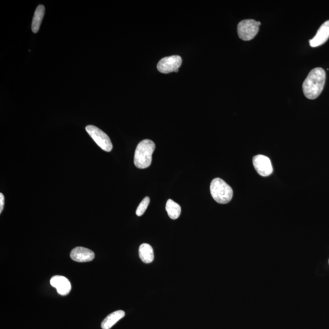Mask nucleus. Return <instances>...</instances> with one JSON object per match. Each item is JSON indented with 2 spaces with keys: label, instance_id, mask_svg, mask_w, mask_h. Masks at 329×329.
I'll return each mask as SVG.
<instances>
[{
  "label": "nucleus",
  "instance_id": "nucleus-1",
  "mask_svg": "<svg viewBox=\"0 0 329 329\" xmlns=\"http://www.w3.org/2000/svg\"><path fill=\"white\" fill-rule=\"evenodd\" d=\"M326 74L323 69L318 67L313 69L302 85L303 92L309 99L317 98L323 90Z\"/></svg>",
  "mask_w": 329,
  "mask_h": 329
},
{
  "label": "nucleus",
  "instance_id": "nucleus-2",
  "mask_svg": "<svg viewBox=\"0 0 329 329\" xmlns=\"http://www.w3.org/2000/svg\"><path fill=\"white\" fill-rule=\"evenodd\" d=\"M156 145L152 140L145 139L138 144L134 154V164L138 169H145L152 162V156Z\"/></svg>",
  "mask_w": 329,
  "mask_h": 329
},
{
  "label": "nucleus",
  "instance_id": "nucleus-3",
  "mask_svg": "<svg viewBox=\"0 0 329 329\" xmlns=\"http://www.w3.org/2000/svg\"><path fill=\"white\" fill-rule=\"evenodd\" d=\"M210 190L212 198L219 204H227L233 197V190L231 186L220 178L212 180Z\"/></svg>",
  "mask_w": 329,
  "mask_h": 329
},
{
  "label": "nucleus",
  "instance_id": "nucleus-4",
  "mask_svg": "<svg viewBox=\"0 0 329 329\" xmlns=\"http://www.w3.org/2000/svg\"><path fill=\"white\" fill-rule=\"evenodd\" d=\"M259 27V22L253 19L242 20L237 27L238 36L244 41L252 40L258 34Z\"/></svg>",
  "mask_w": 329,
  "mask_h": 329
},
{
  "label": "nucleus",
  "instance_id": "nucleus-5",
  "mask_svg": "<svg viewBox=\"0 0 329 329\" xmlns=\"http://www.w3.org/2000/svg\"><path fill=\"white\" fill-rule=\"evenodd\" d=\"M86 130L90 136L99 148L106 152H110L113 148V145L108 135L97 127L93 125L86 127Z\"/></svg>",
  "mask_w": 329,
  "mask_h": 329
},
{
  "label": "nucleus",
  "instance_id": "nucleus-6",
  "mask_svg": "<svg viewBox=\"0 0 329 329\" xmlns=\"http://www.w3.org/2000/svg\"><path fill=\"white\" fill-rule=\"evenodd\" d=\"M182 58L177 55L163 58L157 64V70L160 73H170L173 72H178L182 65Z\"/></svg>",
  "mask_w": 329,
  "mask_h": 329
},
{
  "label": "nucleus",
  "instance_id": "nucleus-7",
  "mask_svg": "<svg viewBox=\"0 0 329 329\" xmlns=\"http://www.w3.org/2000/svg\"><path fill=\"white\" fill-rule=\"evenodd\" d=\"M253 162L255 169L260 176L266 177L272 174V163L269 157L263 155H257L254 157Z\"/></svg>",
  "mask_w": 329,
  "mask_h": 329
},
{
  "label": "nucleus",
  "instance_id": "nucleus-8",
  "mask_svg": "<svg viewBox=\"0 0 329 329\" xmlns=\"http://www.w3.org/2000/svg\"><path fill=\"white\" fill-rule=\"evenodd\" d=\"M50 284L62 296L69 295L72 290V285L69 280L62 276H53L50 280Z\"/></svg>",
  "mask_w": 329,
  "mask_h": 329
},
{
  "label": "nucleus",
  "instance_id": "nucleus-9",
  "mask_svg": "<svg viewBox=\"0 0 329 329\" xmlns=\"http://www.w3.org/2000/svg\"><path fill=\"white\" fill-rule=\"evenodd\" d=\"M70 257L77 262H88L94 259L95 254L88 248L77 247L71 252Z\"/></svg>",
  "mask_w": 329,
  "mask_h": 329
},
{
  "label": "nucleus",
  "instance_id": "nucleus-10",
  "mask_svg": "<svg viewBox=\"0 0 329 329\" xmlns=\"http://www.w3.org/2000/svg\"><path fill=\"white\" fill-rule=\"evenodd\" d=\"M329 38V20L325 22L317 31L315 37L309 40L312 47H318L326 43Z\"/></svg>",
  "mask_w": 329,
  "mask_h": 329
},
{
  "label": "nucleus",
  "instance_id": "nucleus-11",
  "mask_svg": "<svg viewBox=\"0 0 329 329\" xmlns=\"http://www.w3.org/2000/svg\"><path fill=\"white\" fill-rule=\"evenodd\" d=\"M125 312L122 311H117L112 313L106 317L101 323L102 329H111L121 319L124 318Z\"/></svg>",
  "mask_w": 329,
  "mask_h": 329
},
{
  "label": "nucleus",
  "instance_id": "nucleus-12",
  "mask_svg": "<svg viewBox=\"0 0 329 329\" xmlns=\"http://www.w3.org/2000/svg\"><path fill=\"white\" fill-rule=\"evenodd\" d=\"M45 12V6L39 5L35 9L33 22H32L31 30L34 33H37L39 30L42 22H43Z\"/></svg>",
  "mask_w": 329,
  "mask_h": 329
},
{
  "label": "nucleus",
  "instance_id": "nucleus-13",
  "mask_svg": "<svg viewBox=\"0 0 329 329\" xmlns=\"http://www.w3.org/2000/svg\"><path fill=\"white\" fill-rule=\"evenodd\" d=\"M139 257L141 261L145 263L153 262L154 258V251L152 246L149 244L143 243L139 248Z\"/></svg>",
  "mask_w": 329,
  "mask_h": 329
},
{
  "label": "nucleus",
  "instance_id": "nucleus-14",
  "mask_svg": "<svg viewBox=\"0 0 329 329\" xmlns=\"http://www.w3.org/2000/svg\"><path fill=\"white\" fill-rule=\"evenodd\" d=\"M166 211L171 219H176L180 217L181 208L172 199H169L166 204Z\"/></svg>",
  "mask_w": 329,
  "mask_h": 329
},
{
  "label": "nucleus",
  "instance_id": "nucleus-15",
  "mask_svg": "<svg viewBox=\"0 0 329 329\" xmlns=\"http://www.w3.org/2000/svg\"><path fill=\"white\" fill-rule=\"evenodd\" d=\"M150 202V198L149 197H145L142 201L140 202L139 205L138 206L136 211V215L138 217L143 215L146 210L147 209L148 205H149Z\"/></svg>",
  "mask_w": 329,
  "mask_h": 329
},
{
  "label": "nucleus",
  "instance_id": "nucleus-16",
  "mask_svg": "<svg viewBox=\"0 0 329 329\" xmlns=\"http://www.w3.org/2000/svg\"><path fill=\"white\" fill-rule=\"evenodd\" d=\"M5 204V197L3 193H0V213H2L4 208Z\"/></svg>",
  "mask_w": 329,
  "mask_h": 329
}]
</instances>
